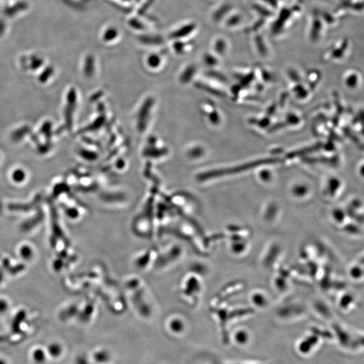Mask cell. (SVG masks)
Returning <instances> with one entry per match:
<instances>
[{
	"instance_id": "obj_2",
	"label": "cell",
	"mask_w": 364,
	"mask_h": 364,
	"mask_svg": "<svg viewBox=\"0 0 364 364\" xmlns=\"http://www.w3.org/2000/svg\"><path fill=\"white\" fill-rule=\"evenodd\" d=\"M46 350L41 347H37L31 353V357L34 362L37 364H44L46 362L48 358Z\"/></svg>"
},
{
	"instance_id": "obj_4",
	"label": "cell",
	"mask_w": 364,
	"mask_h": 364,
	"mask_svg": "<svg viewBox=\"0 0 364 364\" xmlns=\"http://www.w3.org/2000/svg\"><path fill=\"white\" fill-rule=\"evenodd\" d=\"M0 364H8V361L5 359L0 357Z\"/></svg>"
},
{
	"instance_id": "obj_3",
	"label": "cell",
	"mask_w": 364,
	"mask_h": 364,
	"mask_svg": "<svg viewBox=\"0 0 364 364\" xmlns=\"http://www.w3.org/2000/svg\"><path fill=\"white\" fill-rule=\"evenodd\" d=\"M237 341L240 343H246L247 341V335L246 333L240 332L238 333L236 335Z\"/></svg>"
},
{
	"instance_id": "obj_1",
	"label": "cell",
	"mask_w": 364,
	"mask_h": 364,
	"mask_svg": "<svg viewBox=\"0 0 364 364\" xmlns=\"http://www.w3.org/2000/svg\"><path fill=\"white\" fill-rule=\"evenodd\" d=\"M47 353L53 359H58L62 355L63 346L58 342L51 343L46 349Z\"/></svg>"
}]
</instances>
